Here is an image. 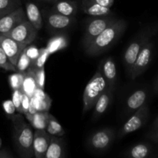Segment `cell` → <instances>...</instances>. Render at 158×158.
I'll return each instance as SVG.
<instances>
[{"label":"cell","mask_w":158,"mask_h":158,"mask_svg":"<svg viewBox=\"0 0 158 158\" xmlns=\"http://www.w3.org/2000/svg\"><path fill=\"white\" fill-rule=\"evenodd\" d=\"M127 27V23L125 20L117 19V21L104 29L85 48L86 54L95 56L109 49L110 47L123 35Z\"/></svg>","instance_id":"cell-1"},{"label":"cell","mask_w":158,"mask_h":158,"mask_svg":"<svg viewBox=\"0 0 158 158\" xmlns=\"http://www.w3.org/2000/svg\"><path fill=\"white\" fill-rule=\"evenodd\" d=\"M13 127V140L15 148L20 158H32L34 157L33 131L31 125L28 124L21 114L10 117Z\"/></svg>","instance_id":"cell-2"},{"label":"cell","mask_w":158,"mask_h":158,"mask_svg":"<svg viewBox=\"0 0 158 158\" xmlns=\"http://www.w3.org/2000/svg\"><path fill=\"white\" fill-rule=\"evenodd\" d=\"M157 27H154V26H148L143 28L141 31H140L135 39L130 43L129 46L126 49L123 53V60L125 69L129 76L133 65L138 54L140 53V50L143 49L145 44L151 40V37L157 33Z\"/></svg>","instance_id":"cell-3"},{"label":"cell","mask_w":158,"mask_h":158,"mask_svg":"<svg viewBox=\"0 0 158 158\" xmlns=\"http://www.w3.org/2000/svg\"><path fill=\"white\" fill-rule=\"evenodd\" d=\"M107 88L106 83L102 76L100 69H97L89 83L86 84L83 96V114L94 108L97 99Z\"/></svg>","instance_id":"cell-4"},{"label":"cell","mask_w":158,"mask_h":158,"mask_svg":"<svg viewBox=\"0 0 158 158\" xmlns=\"http://www.w3.org/2000/svg\"><path fill=\"white\" fill-rule=\"evenodd\" d=\"M117 19L111 15L103 16H91L86 22L84 28V33L83 37V44L86 48L94 38L100 35L108 26L112 25Z\"/></svg>","instance_id":"cell-5"},{"label":"cell","mask_w":158,"mask_h":158,"mask_svg":"<svg viewBox=\"0 0 158 158\" xmlns=\"http://www.w3.org/2000/svg\"><path fill=\"white\" fill-rule=\"evenodd\" d=\"M148 118H149V106L146 103L137 110H136L134 114L127 120L126 123L123 125V127L117 133V137L118 139H121L127 134L142 128L146 124Z\"/></svg>","instance_id":"cell-6"},{"label":"cell","mask_w":158,"mask_h":158,"mask_svg":"<svg viewBox=\"0 0 158 158\" xmlns=\"http://www.w3.org/2000/svg\"><path fill=\"white\" fill-rule=\"evenodd\" d=\"M115 131L109 127L97 130L87 139V146L96 152H103L109 149L115 138Z\"/></svg>","instance_id":"cell-7"},{"label":"cell","mask_w":158,"mask_h":158,"mask_svg":"<svg viewBox=\"0 0 158 158\" xmlns=\"http://www.w3.org/2000/svg\"><path fill=\"white\" fill-rule=\"evenodd\" d=\"M154 42L150 40L140 50V53L138 54L133 65L131 73H130V77L131 80L137 79L149 67L153 60V56H154Z\"/></svg>","instance_id":"cell-8"},{"label":"cell","mask_w":158,"mask_h":158,"mask_svg":"<svg viewBox=\"0 0 158 158\" xmlns=\"http://www.w3.org/2000/svg\"><path fill=\"white\" fill-rule=\"evenodd\" d=\"M3 35L10 37L19 43L29 46L36 39L38 31L32 26V24L28 20H26L17 25L9 32Z\"/></svg>","instance_id":"cell-9"},{"label":"cell","mask_w":158,"mask_h":158,"mask_svg":"<svg viewBox=\"0 0 158 158\" xmlns=\"http://www.w3.org/2000/svg\"><path fill=\"white\" fill-rule=\"evenodd\" d=\"M43 16L47 27L52 32H59L68 29L72 26L74 21L73 17L61 15L52 10L43 11Z\"/></svg>","instance_id":"cell-10"},{"label":"cell","mask_w":158,"mask_h":158,"mask_svg":"<svg viewBox=\"0 0 158 158\" xmlns=\"http://www.w3.org/2000/svg\"><path fill=\"white\" fill-rule=\"evenodd\" d=\"M0 46L11 63L15 66H16L17 60L19 56L27 46L3 34H0Z\"/></svg>","instance_id":"cell-11"},{"label":"cell","mask_w":158,"mask_h":158,"mask_svg":"<svg viewBox=\"0 0 158 158\" xmlns=\"http://www.w3.org/2000/svg\"><path fill=\"white\" fill-rule=\"evenodd\" d=\"M26 20H27L26 12L21 6H19L10 13L0 19V34L7 33L17 25Z\"/></svg>","instance_id":"cell-12"},{"label":"cell","mask_w":158,"mask_h":158,"mask_svg":"<svg viewBox=\"0 0 158 158\" xmlns=\"http://www.w3.org/2000/svg\"><path fill=\"white\" fill-rule=\"evenodd\" d=\"M98 69H100L102 76L106 83L108 89L113 90L117 80V66L112 57H106L102 60L99 64Z\"/></svg>","instance_id":"cell-13"},{"label":"cell","mask_w":158,"mask_h":158,"mask_svg":"<svg viewBox=\"0 0 158 158\" xmlns=\"http://www.w3.org/2000/svg\"><path fill=\"white\" fill-rule=\"evenodd\" d=\"M50 134L46 130H35L33 134V154L35 158H44L50 142Z\"/></svg>","instance_id":"cell-14"},{"label":"cell","mask_w":158,"mask_h":158,"mask_svg":"<svg viewBox=\"0 0 158 158\" xmlns=\"http://www.w3.org/2000/svg\"><path fill=\"white\" fill-rule=\"evenodd\" d=\"M113 90L106 88L101 95L99 97L94 106V113H93L92 121H96L99 120L109 108L112 100Z\"/></svg>","instance_id":"cell-15"},{"label":"cell","mask_w":158,"mask_h":158,"mask_svg":"<svg viewBox=\"0 0 158 158\" xmlns=\"http://www.w3.org/2000/svg\"><path fill=\"white\" fill-rule=\"evenodd\" d=\"M148 91L144 89H137L129 96L126 101V112L134 113L147 103Z\"/></svg>","instance_id":"cell-16"},{"label":"cell","mask_w":158,"mask_h":158,"mask_svg":"<svg viewBox=\"0 0 158 158\" xmlns=\"http://www.w3.org/2000/svg\"><path fill=\"white\" fill-rule=\"evenodd\" d=\"M44 158H66V147L63 138L51 136L49 147Z\"/></svg>","instance_id":"cell-17"},{"label":"cell","mask_w":158,"mask_h":158,"mask_svg":"<svg viewBox=\"0 0 158 158\" xmlns=\"http://www.w3.org/2000/svg\"><path fill=\"white\" fill-rule=\"evenodd\" d=\"M81 9L84 13L90 16H103L112 14L110 8L103 7L93 0H82Z\"/></svg>","instance_id":"cell-18"},{"label":"cell","mask_w":158,"mask_h":158,"mask_svg":"<svg viewBox=\"0 0 158 158\" xmlns=\"http://www.w3.org/2000/svg\"><path fill=\"white\" fill-rule=\"evenodd\" d=\"M52 11L66 16L74 17L78 10L76 0H58L52 6Z\"/></svg>","instance_id":"cell-19"},{"label":"cell","mask_w":158,"mask_h":158,"mask_svg":"<svg viewBox=\"0 0 158 158\" xmlns=\"http://www.w3.org/2000/svg\"><path fill=\"white\" fill-rule=\"evenodd\" d=\"M153 147L149 143H139L130 148L125 152L127 158H149L152 155Z\"/></svg>","instance_id":"cell-20"},{"label":"cell","mask_w":158,"mask_h":158,"mask_svg":"<svg viewBox=\"0 0 158 158\" xmlns=\"http://www.w3.org/2000/svg\"><path fill=\"white\" fill-rule=\"evenodd\" d=\"M26 15L27 20L37 31L43 27V15L38 6L33 2H28L26 4Z\"/></svg>","instance_id":"cell-21"},{"label":"cell","mask_w":158,"mask_h":158,"mask_svg":"<svg viewBox=\"0 0 158 158\" xmlns=\"http://www.w3.org/2000/svg\"><path fill=\"white\" fill-rule=\"evenodd\" d=\"M37 88L38 87H37L36 82H35L34 69L32 67H29L25 72L20 90L22 91V93L27 95L29 98H31L33 97Z\"/></svg>","instance_id":"cell-22"},{"label":"cell","mask_w":158,"mask_h":158,"mask_svg":"<svg viewBox=\"0 0 158 158\" xmlns=\"http://www.w3.org/2000/svg\"><path fill=\"white\" fill-rule=\"evenodd\" d=\"M30 100L36 112L49 111L52 101L49 96L44 92L43 89L37 88L33 97H31Z\"/></svg>","instance_id":"cell-23"},{"label":"cell","mask_w":158,"mask_h":158,"mask_svg":"<svg viewBox=\"0 0 158 158\" xmlns=\"http://www.w3.org/2000/svg\"><path fill=\"white\" fill-rule=\"evenodd\" d=\"M49 115V111H40L33 114L27 113L25 114L31 127L35 130H46Z\"/></svg>","instance_id":"cell-24"},{"label":"cell","mask_w":158,"mask_h":158,"mask_svg":"<svg viewBox=\"0 0 158 158\" xmlns=\"http://www.w3.org/2000/svg\"><path fill=\"white\" fill-rule=\"evenodd\" d=\"M46 131L51 136H56V137H61L65 134V131L62 125L59 123L56 118L50 114L49 115Z\"/></svg>","instance_id":"cell-25"},{"label":"cell","mask_w":158,"mask_h":158,"mask_svg":"<svg viewBox=\"0 0 158 158\" xmlns=\"http://www.w3.org/2000/svg\"><path fill=\"white\" fill-rule=\"evenodd\" d=\"M19 7V0H0V19Z\"/></svg>","instance_id":"cell-26"},{"label":"cell","mask_w":158,"mask_h":158,"mask_svg":"<svg viewBox=\"0 0 158 158\" xmlns=\"http://www.w3.org/2000/svg\"><path fill=\"white\" fill-rule=\"evenodd\" d=\"M31 66H32V60L29 59L24 49V51L22 52L21 55L19 57L18 60H17L16 66H15L17 72H26L29 67H31Z\"/></svg>","instance_id":"cell-27"},{"label":"cell","mask_w":158,"mask_h":158,"mask_svg":"<svg viewBox=\"0 0 158 158\" xmlns=\"http://www.w3.org/2000/svg\"><path fill=\"white\" fill-rule=\"evenodd\" d=\"M24 73L15 72L13 74L9 77V82L11 88L12 90L14 89H20L23 83V77H24Z\"/></svg>","instance_id":"cell-28"},{"label":"cell","mask_w":158,"mask_h":158,"mask_svg":"<svg viewBox=\"0 0 158 158\" xmlns=\"http://www.w3.org/2000/svg\"><path fill=\"white\" fill-rule=\"evenodd\" d=\"M49 52L46 48H43L40 49V56L37 57L36 60L32 63L31 67L33 69H40V68L44 67V65L46 63V60H47L48 57L49 56Z\"/></svg>","instance_id":"cell-29"},{"label":"cell","mask_w":158,"mask_h":158,"mask_svg":"<svg viewBox=\"0 0 158 158\" xmlns=\"http://www.w3.org/2000/svg\"><path fill=\"white\" fill-rule=\"evenodd\" d=\"M0 68L5 69V70L17 72L16 67L11 63L1 46H0Z\"/></svg>","instance_id":"cell-30"},{"label":"cell","mask_w":158,"mask_h":158,"mask_svg":"<svg viewBox=\"0 0 158 158\" xmlns=\"http://www.w3.org/2000/svg\"><path fill=\"white\" fill-rule=\"evenodd\" d=\"M65 46H66V40H65L64 38H63V37H56V38L52 39L49 41V45H48L46 49H48L49 53H51V52L57 51L58 49H63Z\"/></svg>","instance_id":"cell-31"},{"label":"cell","mask_w":158,"mask_h":158,"mask_svg":"<svg viewBox=\"0 0 158 158\" xmlns=\"http://www.w3.org/2000/svg\"><path fill=\"white\" fill-rule=\"evenodd\" d=\"M33 69V68H32ZM35 73V82H36L37 87L44 90L45 86V69L44 67L40 69H33Z\"/></svg>","instance_id":"cell-32"},{"label":"cell","mask_w":158,"mask_h":158,"mask_svg":"<svg viewBox=\"0 0 158 158\" xmlns=\"http://www.w3.org/2000/svg\"><path fill=\"white\" fill-rule=\"evenodd\" d=\"M22 91L20 89H14L12 95V101L13 103L14 106L15 107V110L18 111L19 114H23L21 107V102H22Z\"/></svg>","instance_id":"cell-33"},{"label":"cell","mask_w":158,"mask_h":158,"mask_svg":"<svg viewBox=\"0 0 158 158\" xmlns=\"http://www.w3.org/2000/svg\"><path fill=\"white\" fill-rule=\"evenodd\" d=\"M25 52L27 54L28 56L29 57L31 60H32V63L35 61L37 59V57L40 56V49H38L36 46H27L25 49Z\"/></svg>","instance_id":"cell-34"},{"label":"cell","mask_w":158,"mask_h":158,"mask_svg":"<svg viewBox=\"0 0 158 158\" xmlns=\"http://www.w3.org/2000/svg\"><path fill=\"white\" fill-rule=\"evenodd\" d=\"M2 106L4 111L8 116L13 115L14 112L15 110V107L12 100H6V101H4L2 103Z\"/></svg>","instance_id":"cell-35"},{"label":"cell","mask_w":158,"mask_h":158,"mask_svg":"<svg viewBox=\"0 0 158 158\" xmlns=\"http://www.w3.org/2000/svg\"><path fill=\"white\" fill-rule=\"evenodd\" d=\"M29 103H30V98L26 95L25 94H22V102H21V107L22 111H23V114H27L29 111Z\"/></svg>","instance_id":"cell-36"},{"label":"cell","mask_w":158,"mask_h":158,"mask_svg":"<svg viewBox=\"0 0 158 158\" xmlns=\"http://www.w3.org/2000/svg\"><path fill=\"white\" fill-rule=\"evenodd\" d=\"M93 1H94L96 3L100 5V6H103V7L110 8V9L114 2V0H93Z\"/></svg>","instance_id":"cell-37"},{"label":"cell","mask_w":158,"mask_h":158,"mask_svg":"<svg viewBox=\"0 0 158 158\" xmlns=\"http://www.w3.org/2000/svg\"><path fill=\"white\" fill-rule=\"evenodd\" d=\"M147 137H148V139H150L151 140H152L153 142H154V143H158V129L151 131V132L147 135Z\"/></svg>","instance_id":"cell-38"},{"label":"cell","mask_w":158,"mask_h":158,"mask_svg":"<svg viewBox=\"0 0 158 158\" xmlns=\"http://www.w3.org/2000/svg\"><path fill=\"white\" fill-rule=\"evenodd\" d=\"M0 158H13L9 152L6 150H0Z\"/></svg>","instance_id":"cell-39"},{"label":"cell","mask_w":158,"mask_h":158,"mask_svg":"<svg viewBox=\"0 0 158 158\" xmlns=\"http://www.w3.org/2000/svg\"><path fill=\"white\" fill-rule=\"evenodd\" d=\"M153 91H154V94H158V76L154 83V86H153Z\"/></svg>","instance_id":"cell-40"},{"label":"cell","mask_w":158,"mask_h":158,"mask_svg":"<svg viewBox=\"0 0 158 158\" xmlns=\"http://www.w3.org/2000/svg\"><path fill=\"white\" fill-rule=\"evenodd\" d=\"M157 129H158V116L157 117V118L154 120V123H153L152 130H151V131H154V130H157Z\"/></svg>","instance_id":"cell-41"},{"label":"cell","mask_w":158,"mask_h":158,"mask_svg":"<svg viewBox=\"0 0 158 158\" xmlns=\"http://www.w3.org/2000/svg\"><path fill=\"white\" fill-rule=\"evenodd\" d=\"M43 1H46V2H50V3H55L56 2H57L58 1V0H43Z\"/></svg>","instance_id":"cell-42"},{"label":"cell","mask_w":158,"mask_h":158,"mask_svg":"<svg viewBox=\"0 0 158 158\" xmlns=\"http://www.w3.org/2000/svg\"><path fill=\"white\" fill-rule=\"evenodd\" d=\"M149 158H158V155H156V156H151Z\"/></svg>","instance_id":"cell-43"},{"label":"cell","mask_w":158,"mask_h":158,"mask_svg":"<svg viewBox=\"0 0 158 158\" xmlns=\"http://www.w3.org/2000/svg\"><path fill=\"white\" fill-rule=\"evenodd\" d=\"M1 146H2V140L1 139H0V148H1Z\"/></svg>","instance_id":"cell-44"}]
</instances>
